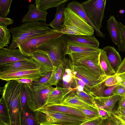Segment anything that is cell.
Instances as JSON below:
<instances>
[{
  "mask_svg": "<svg viewBox=\"0 0 125 125\" xmlns=\"http://www.w3.org/2000/svg\"><path fill=\"white\" fill-rule=\"evenodd\" d=\"M48 24L43 21L26 22L16 27L9 29L12 35L10 45L7 48L15 49L25 41L38 35L52 30Z\"/></svg>",
  "mask_w": 125,
  "mask_h": 125,
  "instance_id": "cell-1",
  "label": "cell"
},
{
  "mask_svg": "<svg viewBox=\"0 0 125 125\" xmlns=\"http://www.w3.org/2000/svg\"><path fill=\"white\" fill-rule=\"evenodd\" d=\"M22 87L20 84L11 82L6 83L2 89V96L9 109L10 125H21V94Z\"/></svg>",
  "mask_w": 125,
  "mask_h": 125,
  "instance_id": "cell-2",
  "label": "cell"
},
{
  "mask_svg": "<svg viewBox=\"0 0 125 125\" xmlns=\"http://www.w3.org/2000/svg\"><path fill=\"white\" fill-rule=\"evenodd\" d=\"M63 25L58 30L64 34L93 36L94 28L79 15L67 7L64 11Z\"/></svg>",
  "mask_w": 125,
  "mask_h": 125,
  "instance_id": "cell-3",
  "label": "cell"
},
{
  "mask_svg": "<svg viewBox=\"0 0 125 125\" xmlns=\"http://www.w3.org/2000/svg\"><path fill=\"white\" fill-rule=\"evenodd\" d=\"M74 73L76 78L85 84L94 97L102 96L105 89L104 78L88 68L77 63H72Z\"/></svg>",
  "mask_w": 125,
  "mask_h": 125,
  "instance_id": "cell-4",
  "label": "cell"
},
{
  "mask_svg": "<svg viewBox=\"0 0 125 125\" xmlns=\"http://www.w3.org/2000/svg\"><path fill=\"white\" fill-rule=\"evenodd\" d=\"M34 113L37 125H81L87 121L62 113L38 110Z\"/></svg>",
  "mask_w": 125,
  "mask_h": 125,
  "instance_id": "cell-5",
  "label": "cell"
},
{
  "mask_svg": "<svg viewBox=\"0 0 125 125\" xmlns=\"http://www.w3.org/2000/svg\"><path fill=\"white\" fill-rule=\"evenodd\" d=\"M67 43L62 36L52 40L39 46L37 51L47 54L56 68L62 63L65 58Z\"/></svg>",
  "mask_w": 125,
  "mask_h": 125,
  "instance_id": "cell-6",
  "label": "cell"
},
{
  "mask_svg": "<svg viewBox=\"0 0 125 125\" xmlns=\"http://www.w3.org/2000/svg\"><path fill=\"white\" fill-rule=\"evenodd\" d=\"M26 85L29 108L34 112L45 106L48 95L54 87L44 85Z\"/></svg>",
  "mask_w": 125,
  "mask_h": 125,
  "instance_id": "cell-7",
  "label": "cell"
},
{
  "mask_svg": "<svg viewBox=\"0 0 125 125\" xmlns=\"http://www.w3.org/2000/svg\"><path fill=\"white\" fill-rule=\"evenodd\" d=\"M64 34L59 30L52 29L25 41L19 46L22 53L28 57L38 51V47L46 42L62 36Z\"/></svg>",
  "mask_w": 125,
  "mask_h": 125,
  "instance_id": "cell-8",
  "label": "cell"
},
{
  "mask_svg": "<svg viewBox=\"0 0 125 125\" xmlns=\"http://www.w3.org/2000/svg\"><path fill=\"white\" fill-rule=\"evenodd\" d=\"M106 1V0H89L81 3L88 18L99 31L102 27Z\"/></svg>",
  "mask_w": 125,
  "mask_h": 125,
  "instance_id": "cell-9",
  "label": "cell"
},
{
  "mask_svg": "<svg viewBox=\"0 0 125 125\" xmlns=\"http://www.w3.org/2000/svg\"><path fill=\"white\" fill-rule=\"evenodd\" d=\"M66 54L73 63L81 62L88 60L93 57L102 49L84 46L71 42H67Z\"/></svg>",
  "mask_w": 125,
  "mask_h": 125,
  "instance_id": "cell-10",
  "label": "cell"
},
{
  "mask_svg": "<svg viewBox=\"0 0 125 125\" xmlns=\"http://www.w3.org/2000/svg\"><path fill=\"white\" fill-rule=\"evenodd\" d=\"M24 55L19 49H0V64L20 61H31L33 60Z\"/></svg>",
  "mask_w": 125,
  "mask_h": 125,
  "instance_id": "cell-11",
  "label": "cell"
},
{
  "mask_svg": "<svg viewBox=\"0 0 125 125\" xmlns=\"http://www.w3.org/2000/svg\"><path fill=\"white\" fill-rule=\"evenodd\" d=\"M39 68L21 70L9 73L0 72V79L7 81L21 78H28L37 80L41 75Z\"/></svg>",
  "mask_w": 125,
  "mask_h": 125,
  "instance_id": "cell-12",
  "label": "cell"
},
{
  "mask_svg": "<svg viewBox=\"0 0 125 125\" xmlns=\"http://www.w3.org/2000/svg\"><path fill=\"white\" fill-rule=\"evenodd\" d=\"M62 64L64 68V73L62 79L63 87L75 89L78 86L76 77L73 71V65L70 59L65 58Z\"/></svg>",
  "mask_w": 125,
  "mask_h": 125,
  "instance_id": "cell-13",
  "label": "cell"
},
{
  "mask_svg": "<svg viewBox=\"0 0 125 125\" xmlns=\"http://www.w3.org/2000/svg\"><path fill=\"white\" fill-rule=\"evenodd\" d=\"M62 36L67 42L94 48H99V42L94 36L64 34Z\"/></svg>",
  "mask_w": 125,
  "mask_h": 125,
  "instance_id": "cell-14",
  "label": "cell"
},
{
  "mask_svg": "<svg viewBox=\"0 0 125 125\" xmlns=\"http://www.w3.org/2000/svg\"><path fill=\"white\" fill-rule=\"evenodd\" d=\"M39 68L38 66L34 60L31 61H20L0 64V72L9 73Z\"/></svg>",
  "mask_w": 125,
  "mask_h": 125,
  "instance_id": "cell-15",
  "label": "cell"
},
{
  "mask_svg": "<svg viewBox=\"0 0 125 125\" xmlns=\"http://www.w3.org/2000/svg\"><path fill=\"white\" fill-rule=\"evenodd\" d=\"M30 57L38 65L41 75L52 71L56 68L53 66L48 56L44 53L37 51L33 53Z\"/></svg>",
  "mask_w": 125,
  "mask_h": 125,
  "instance_id": "cell-16",
  "label": "cell"
},
{
  "mask_svg": "<svg viewBox=\"0 0 125 125\" xmlns=\"http://www.w3.org/2000/svg\"><path fill=\"white\" fill-rule=\"evenodd\" d=\"M41 111L55 112L62 113L83 118L87 121V118L80 109L60 104L46 106L37 110Z\"/></svg>",
  "mask_w": 125,
  "mask_h": 125,
  "instance_id": "cell-17",
  "label": "cell"
},
{
  "mask_svg": "<svg viewBox=\"0 0 125 125\" xmlns=\"http://www.w3.org/2000/svg\"><path fill=\"white\" fill-rule=\"evenodd\" d=\"M121 96L113 95L108 97H94L95 105L97 109H104L112 114L115 109V104Z\"/></svg>",
  "mask_w": 125,
  "mask_h": 125,
  "instance_id": "cell-18",
  "label": "cell"
},
{
  "mask_svg": "<svg viewBox=\"0 0 125 125\" xmlns=\"http://www.w3.org/2000/svg\"><path fill=\"white\" fill-rule=\"evenodd\" d=\"M73 91L72 89L64 87H54L48 95L45 106L61 104L66 96Z\"/></svg>",
  "mask_w": 125,
  "mask_h": 125,
  "instance_id": "cell-19",
  "label": "cell"
},
{
  "mask_svg": "<svg viewBox=\"0 0 125 125\" xmlns=\"http://www.w3.org/2000/svg\"><path fill=\"white\" fill-rule=\"evenodd\" d=\"M28 10L22 19V22L38 21H41L45 22L48 14L46 11L40 10L34 4H31L28 6Z\"/></svg>",
  "mask_w": 125,
  "mask_h": 125,
  "instance_id": "cell-20",
  "label": "cell"
},
{
  "mask_svg": "<svg viewBox=\"0 0 125 125\" xmlns=\"http://www.w3.org/2000/svg\"><path fill=\"white\" fill-rule=\"evenodd\" d=\"M107 21V28L109 33L113 42L118 46V48L121 42L119 22L115 19L114 15L110 16Z\"/></svg>",
  "mask_w": 125,
  "mask_h": 125,
  "instance_id": "cell-21",
  "label": "cell"
},
{
  "mask_svg": "<svg viewBox=\"0 0 125 125\" xmlns=\"http://www.w3.org/2000/svg\"><path fill=\"white\" fill-rule=\"evenodd\" d=\"M67 7L85 20L94 28L97 36L103 38L105 37V35L98 30L91 22L84 12L81 3L76 1H73L68 3Z\"/></svg>",
  "mask_w": 125,
  "mask_h": 125,
  "instance_id": "cell-22",
  "label": "cell"
},
{
  "mask_svg": "<svg viewBox=\"0 0 125 125\" xmlns=\"http://www.w3.org/2000/svg\"><path fill=\"white\" fill-rule=\"evenodd\" d=\"M60 104L77 109L86 108L94 107L82 100L72 91L66 96L64 100Z\"/></svg>",
  "mask_w": 125,
  "mask_h": 125,
  "instance_id": "cell-23",
  "label": "cell"
},
{
  "mask_svg": "<svg viewBox=\"0 0 125 125\" xmlns=\"http://www.w3.org/2000/svg\"><path fill=\"white\" fill-rule=\"evenodd\" d=\"M102 50L105 52L113 69L116 72L122 61L119 52L114 47L111 46L105 47Z\"/></svg>",
  "mask_w": 125,
  "mask_h": 125,
  "instance_id": "cell-24",
  "label": "cell"
},
{
  "mask_svg": "<svg viewBox=\"0 0 125 125\" xmlns=\"http://www.w3.org/2000/svg\"><path fill=\"white\" fill-rule=\"evenodd\" d=\"M99 55L88 60L75 63L81 65L88 68L103 77L107 78L109 76L105 75L100 63Z\"/></svg>",
  "mask_w": 125,
  "mask_h": 125,
  "instance_id": "cell-25",
  "label": "cell"
},
{
  "mask_svg": "<svg viewBox=\"0 0 125 125\" xmlns=\"http://www.w3.org/2000/svg\"><path fill=\"white\" fill-rule=\"evenodd\" d=\"M67 1L65 2L56 8L57 11L53 20L48 24L53 29H60L63 24L64 19L65 7Z\"/></svg>",
  "mask_w": 125,
  "mask_h": 125,
  "instance_id": "cell-26",
  "label": "cell"
},
{
  "mask_svg": "<svg viewBox=\"0 0 125 125\" xmlns=\"http://www.w3.org/2000/svg\"><path fill=\"white\" fill-rule=\"evenodd\" d=\"M99 60L102 68L105 75L109 76L116 73L113 69L105 52L102 49L99 55Z\"/></svg>",
  "mask_w": 125,
  "mask_h": 125,
  "instance_id": "cell-27",
  "label": "cell"
},
{
  "mask_svg": "<svg viewBox=\"0 0 125 125\" xmlns=\"http://www.w3.org/2000/svg\"><path fill=\"white\" fill-rule=\"evenodd\" d=\"M69 0H36V7L39 10L46 11L48 9L59 6L63 3Z\"/></svg>",
  "mask_w": 125,
  "mask_h": 125,
  "instance_id": "cell-28",
  "label": "cell"
},
{
  "mask_svg": "<svg viewBox=\"0 0 125 125\" xmlns=\"http://www.w3.org/2000/svg\"><path fill=\"white\" fill-rule=\"evenodd\" d=\"M64 73V68L62 63L52 71L50 78L45 85L52 86L57 85L60 81L62 80Z\"/></svg>",
  "mask_w": 125,
  "mask_h": 125,
  "instance_id": "cell-29",
  "label": "cell"
},
{
  "mask_svg": "<svg viewBox=\"0 0 125 125\" xmlns=\"http://www.w3.org/2000/svg\"><path fill=\"white\" fill-rule=\"evenodd\" d=\"M21 125H37L34 113L29 107L22 111L21 117Z\"/></svg>",
  "mask_w": 125,
  "mask_h": 125,
  "instance_id": "cell-30",
  "label": "cell"
},
{
  "mask_svg": "<svg viewBox=\"0 0 125 125\" xmlns=\"http://www.w3.org/2000/svg\"><path fill=\"white\" fill-rule=\"evenodd\" d=\"M0 123L10 125L9 110L7 104L2 96L0 99Z\"/></svg>",
  "mask_w": 125,
  "mask_h": 125,
  "instance_id": "cell-31",
  "label": "cell"
},
{
  "mask_svg": "<svg viewBox=\"0 0 125 125\" xmlns=\"http://www.w3.org/2000/svg\"><path fill=\"white\" fill-rule=\"evenodd\" d=\"M72 91L82 100L88 104L97 108L95 105L94 96L93 95L83 90H79L75 89Z\"/></svg>",
  "mask_w": 125,
  "mask_h": 125,
  "instance_id": "cell-32",
  "label": "cell"
},
{
  "mask_svg": "<svg viewBox=\"0 0 125 125\" xmlns=\"http://www.w3.org/2000/svg\"><path fill=\"white\" fill-rule=\"evenodd\" d=\"M7 26L0 25V49L7 46L10 43L11 36Z\"/></svg>",
  "mask_w": 125,
  "mask_h": 125,
  "instance_id": "cell-33",
  "label": "cell"
},
{
  "mask_svg": "<svg viewBox=\"0 0 125 125\" xmlns=\"http://www.w3.org/2000/svg\"><path fill=\"white\" fill-rule=\"evenodd\" d=\"M12 0H0V17L6 18L9 13Z\"/></svg>",
  "mask_w": 125,
  "mask_h": 125,
  "instance_id": "cell-34",
  "label": "cell"
},
{
  "mask_svg": "<svg viewBox=\"0 0 125 125\" xmlns=\"http://www.w3.org/2000/svg\"><path fill=\"white\" fill-rule=\"evenodd\" d=\"M78 109L83 113L88 120L100 117L98 109L96 107H92L88 108Z\"/></svg>",
  "mask_w": 125,
  "mask_h": 125,
  "instance_id": "cell-35",
  "label": "cell"
},
{
  "mask_svg": "<svg viewBox=\"0 0 125 125\" xmlns=\"http://www.w3.org/2000/svg\"><path fill=\"white\" fill-rule=\"evenodd\" d=\"M21 101L22 112L29 108L28 104V95L26 84H22L21 94Z\"/></svg>",
  "mask_w": 125,
  "mask_h": 125,
  "instance_id": "cell-36",
  "label": "cell"
},
{
  "mask_svg": "<svg viewBox=\"0 0 125 125\" xmlns=\"http://www.w3.org/2000/svg\"><path fill=\"white\" fill-rule=\"evenodd\" d=\"M52 71L47 72L45 74H42L36 80L33 81L32 85H45L50 78Z\"/></svg>",
  "mask_w": 125,
  "mask_h": 125,
  "instance_id": "cell-37",
  "label": "cell"
},
{
  "mask_svg": "<svg viewBox=\"0 0 125 125\" xmlns=\"http://www.w3.org/2000/svg\"><path fill=\"white\" fill-rule=\"evenodd\" d=\"M122 79L117 75L109 76L104 82L105 85L107 87L118 84L122 81Z\"/></svg>",
  "mask_w": 125,
  "mask_h": 125,
  "instance_id": "cell-38",
  "label": "cell"
},
{
  "mask_svg": "<svg viewBox=\"0 0 125 125\" xmlns=\"http://www.w3.org/2000/svg\"><path fill=\"white\" fill-rule=\"evenodd\" d=\"M101 125H123L112 114L109 118L103 119Z\"/></svg>",
  "mask_w": 125,
  "mask_h": 125,
  "instance_id": "cell-39",
  "label": "cell"
},
{
  "mask_svg": "<svg viewBox=\"0 0 125 125\" xmlns=\"http://www.w3.org/2000/svg\"><path fill=\"white\" fill-rule=\"evenodd\" d=\"M120 27L121 42V45L118 48L119 51L121 52L125 51V26L119 22Z\"/></svg>",
  "mask_w": 125,
  "mask_h": 125,
  "instance_id": "cell-40",
  "label": "cell"
},
{
  "mask_svg": "<svg viewBox=\"0 0 125 125\" xmlns=\"http://www.w3.org/2000/svg\"><path fill=\"white\" fill-rule=\"evenodd\" d=\"M113 95H118L121 96H125V86L120 84L116 85L114 91Z\"/></svg>",
  "mask_w": 125,
  "mask_h": 125,
  "instance_id": "cell-41",
  "label": "cell"
},
{
  "mask_svg": "<svg viewBox=\"0 0 125 125\" xmlns=\"http://www.w3.org/2000/svg\"><path fill=\"white\" fill-rule=\"evenodd\" d=\"M102 119L100 117L87 121L81 125H101Z\"/></svg>",
  "mask_w": 125,
  "mask_h": 125,
  "instance_id": "cell-42",
  "label": "cell"
},
{
  "mask_svg": "<svg viewBox=\"0 0 125 125\" xmlns=\"http://www.w3.org/2000/svg\"><path fill=\"white\" fill-rule=\"evenodd\" d=\"M14 22V21L10 18L0 17V25L7 26L13 24Z\"/></svg>",
  "mask_w": 125,
  "mask_h": 125,
  "instance_id": "cell-43",
  "label": "cell"
},
{
  "mask_svg": "<svg viewBox=\"0 0 125 125\" xmlns=\"http://www.w3.org/2000/svg\"><path fill=\"white\" fill-rule=\"evenodd\" d=\"M116 85L108 87L104 90L103 97H108L113 95L114 91Z\"/></svg>",
  "mask_w": 125,
  "mask_h": 125,
  "instance_id": "cell-44",
  "label": "cell"
},
{
  "mask_svg": "<svg viewBox=\"0 0 125 125\" xmlns=\"http://www.w3.org/2000/svg\"><path fill=\"white\" fill-rule=\"evenodd\" d=\"M99 114L103 119H106L109 118L112 114L110 113L105 110L100 108L98 109Z\"/></svg>",
  "mask_w": 125,
  "mask_h": 125,
  "instance_id": "cell-45",
  "label": "cell"
},
{
  "mask_svg": "<svg viewBox=\"0 0 125 125\" xmlns=\"http://www.w3.org/2000/svg\"><path fill=\"white\" fill-rule=\"evenodd\" d=\"M125 72V57L118 67L116 72V74L122 73Z\"/></svg>",
  "mask_w": 125,
  "mask_h": 125,
  "instance_id": "cell-46",
  "label": "cell"
},
{
  "mask_svg": "<svg viewBox=\"0 0 125 125\" xmlns=\"http://www.w3.org/2000/svg\"><path fill=\"white\" fill-rule=\"evenodd\" d=\"M19 83L22 84H27L30 85H32L34 80L28 78H21L15 80Z\"/></svg>",
  "mask_w": 125,
  "mask_h": 125,
  "instance_id": "cell-47",
  "label": "cell"
},
{
  "mask_svg": "<svg viewBox=\"0 0 125 125\" xmlns=\"http://www.w3.org/2000/svg\"><path fill=\"white\" fill-rule=\"evenodd\" d=\"M125 108V96H121L118 101V109Z\"/></svg>",
  "mask_w": 125,
  "mask_h": 125,
  "instance_id": "cell-48",
  "label": "cell"
},
{
  "mask_svg": "<svg viewBox=\"0 0 125 125\" xmlns=\"http://www.w3.org/2000/svg\"><path fill=\"white\" fill-rule=\"evenodd\" d=\"M116 115L125 116V108L117 109L112 114Z\"/></svg>",
  "mask_w": 125,
  "mask_h": 125,
  "instance_id": "cell-49",
  "label": "cell"
},
{
  "mask_svg": "<svg viewBox=\"0 0 125 125\" xmlns=\"http://www.w3.org/2000/svg\"><path fill=\"white\" fill-rule=\"evenodd\" d=\"M113 114L123 125H125V116Z\"/></svg>",
  "mask_w": 125,
  "mask_h": 125,
  "instance_id": "cell-50",
  "label": "cell"
},
{
  "mask_svg": "<svg viewBox=\"0 0 125 125\" xmlns=\"http://www.w3.org/2000/svg\"><path fill=\"white\" fill-rule=\"evenodd\" d=\"M118 84L122 85L125 86V80L122 79V81Z\"/></svg>",
  "mask_w": 125,
  "mask_h": 125,
  "instance_id": "cell-51",
  "label": "cell"
},
{
  "mask_svg": "<svg viewBox=\"0 0 125 125\" xmlns=\"http://www.w3.org/2000/svg\"><path fill=\"white\" fill-rule=\"evenodd\" d=\"M119 12L120 13L123 14L125 12V10H120L119 11Z\"/></svg>",
  "mask_w": 125,
  "mask_h": 125,
  "instance_id": "cell-52",
  "label": "cell"
},
{
  "mask_svg": "<svg viewBox=\"0 0 125 125\" xmlns=\"http://www.w3.org/2000/svg\"><path fill=\"white\" fill-rule=\"evenodd\" d=\"M0 125H5V124L2 123H0Z\"/></svg>",
  "mask_w": 125,
  "mask_h": 125,
  "instance_id": "cell-53",
  "label": "cell"
}]
</instances>
